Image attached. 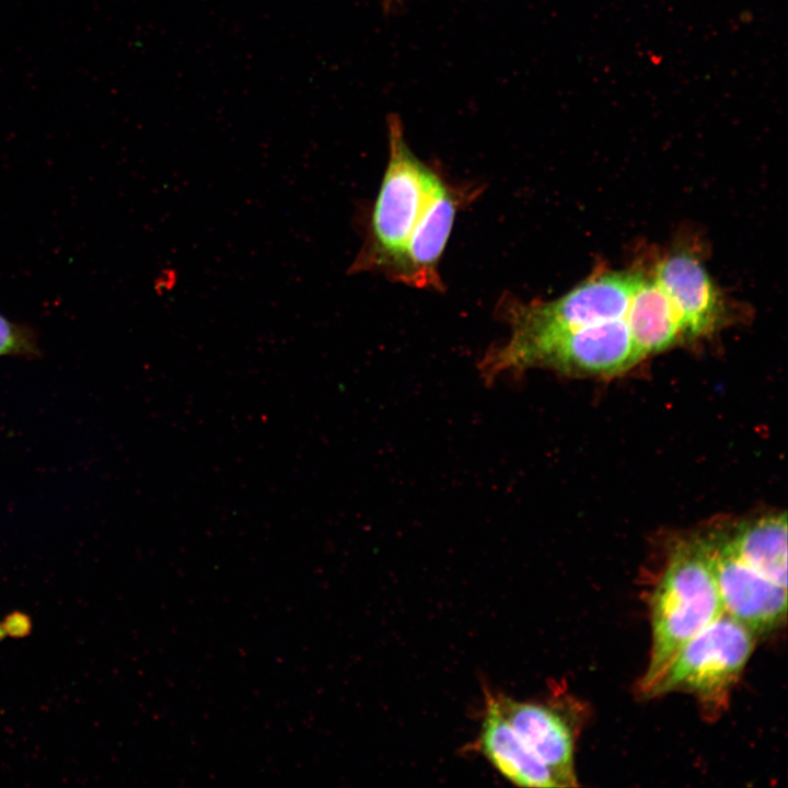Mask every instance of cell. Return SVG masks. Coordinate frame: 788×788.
<instances>
[{"instance_id": "cell-1", "label": "cell", "mask_w": 788, "mask_h": 788, "mask_svg": "<svg viewBox=\"0 0 788 788\" xmlns=\"http://www.w3.org/2000/svg\"><path fill=\"white\" fill-rule=\"evenodd\" d=\"M389 162L372 207L364 243L349 273L383 271L398 264L406 245L447 185L406 142L396 114L387 116Z\"/></svg>"}, {"instance_id": "cell-2", "label": "cell", "mask_w": 788, "mask_h": 788, "mask_svg": "<svg viewBox=\"0 0 788 788\" xmlns=\"http://www.w3.org/2000/svg\"><path fill=\"white\" fill-rule=\"evenodd\" d=\"M722 613L704 541L680 544L651 596L652 645L639 692L644 695L676 651Z\"/></svg>"}, {"instance_id": "cell-3", "label": "cell", "mask_w": 788, "mask_h": 788, "mask_svg": "<svg viewBox=\"0 0 788 788\" xmlns=\"http://www.w3.org/2000/svg\"><path fill=\"white\" fill-rule=\"evenodd\" d=\"M755 640L749 628L722 613L676 651L644 696L688 692L704 717L716 719L727 709Z\"/></svg>"}, {"instance_id": "cell-4", "label": "cell", "mask_w": 788, "mask_h": 788, "mask_svg": "<svg viewBox=\"0 0 788 788\" xmlns=\"http://www.w3.org/2000/svg\"><path fill=\"white\" fill-rule=\"evenodd\" d=\"M641 278L640 273L606 271L549 302L506 299L501 315L510 326V336L487 354L510 355L570 329L624 318Z\"/></svg>"}, {"instance_id": "cell-5", "label": "cell", "mask_w": 788, "mask_h": 788, "mask_svg": "<svg viewBox=\"0 0 788 788\" xmlns=\"http://www.w3.org/2000/svg\"><path fill=\"white\" fill-rule=\"evenodd\" d=\"M723 613L756 637L778 628L787 615V588L762 576L733 551L728 538L703 540Z\"/></svg>"}, {"instance_id": "cell-6", "label": "cell", "mask_w": 788, "mask_h": 788, "mask_svg": "<svg viewBox=\"0 0 788 788\" xmlns=\"http://www.w3.org/2000/svg\"><path fill=\"white\" fill-rule=\"evenodd\" d=\"M494 697L505 719L525 745L553 772L560 787H576L577 728L566 700H518L503 693Z\"/></svg>"}, {"instance_id": "cell-7", "label": "cell", "mask_w": 788, "mask_h": 788, "mask_svg": "<svg viewBox=\"0 0 788 788\" xmlns=\"http://www.w3.org/2000/svg\"><path fill=\"white\" fill-rule=\"evenodd\" d=\"M482 722L470 751L483 755L507 780L520 787H560L553 772L520 739L500 712L494 692L484 690Z\"/></svg>"}, {"instance_id": "cell-8", "label": "cell", "mask_w": 788, "mask_h": 788, "mask_svg": "<svg viewBox=\"0 0 788 788\" xmlns=\"http://www.w3.org/2000/svg\"><path fill=\"white\" fill-rule=\"evenodd\" d=\"M654 278L671 301L683 335L698 336L717 324L722 309L718 292L693 254L668 256L657 266Z\"/></svg>"}, {"instance_id": "cell-9", "label": "cell", "mask_w": 788, "mask_h": 788, "mask_svg": "<svg viewBox=\"0 0 788 788\" xmlns=\"http://www.w3.org/2000/svg\"><path fill=\"white\" fill-rule=\"evenodd\" d=\"M457 193L445 185L430 205L389 277L419 289L441 290L439 263L459 209Z\"/></svg>"}, {"instance_id": "cell-10", "label": "cell", "mask_w": 788, "mask_h": 788, "mask_svg": "<svg viewBox=\"0 0 788 788\" xmlns=\"http://www.w3.org/2000/svg\"><path fill=\"white\" fill-rule=\"evenodd\" d=\"M625 320L644 357L668 348L683 336L674 308L654 277L642 276Z\"/></svg>"}, {"instance_id": "cell-11", "label": "cell", "mask_w": 788, "mask_h": 788, "mask_svg": "<svg viewBox=\"0 0 788 788\" xmlns=\"http://www.w3.org/2000/svg\"><path fill=\"white\" fill-rule=\"evenodd\" d=\"M735 554L762 576L787 588V517H765L728 538Z\"/></svg>"}, {"instance_id": "cell-12", "label": "cell", "mask_w": 788, "mask_h": 788, "mask_svg": "<svg viewBox=\"0 0 788 788\" xmlns=\"http://www.w3.org/2000/svg\"><path fill=\"white\" fill-rule=\"evenodd\" d=\"M39 358L42 350L36 329L25 323L10 321L0 313V357Z\"/></svg>"}, {"instance_id": "cell-13", "label": "cell", "mask_w": 788, "mask_h": 788, "mask_svg": "<svg viewBox=\"0 0 788 788\" xmlns=\"http://www.w3.org/2000/svg\"><path fill=\"white\" fill-rule=\"evenodd\" d=\"M399 0H385L386 9L393 7Z\"/></svg>"}]
</instances>
